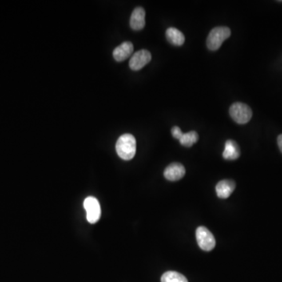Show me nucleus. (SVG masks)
<instances>
[{"label": "nucleus", "instance_id": "1", "mask_svg": "<svg viewBox=\"0 0 282 282\" xmlns=\"http://www.w3.org/2000/svg\"><path fill=\"white\" fill-rule=\"evenodd\" d=\"M116 152L118 156L123 160H131L135 156L136 151V139L133 135H121L116 143Z\"/></svg>", "mask_w": 282, "mask_h": 282}, {"label": "nucleus", "instance_id": "7", "mask_svg": "<svg viewBox=\"0 0 282 282\" xmlns=\"http://www.w3.org/2000/svg\"><path fill=\"white\" fill-rule=\"evenodd\" d=\"M185 172L184 165L180 163L174 162L166 167L164 171V176L169 181H177L184 177Z\"/></svg>", "mask_w": 282, "mask_h": 282}, {"label": "nucleus", "instance_id": "4", "mask_svg": "<svg viewBox=\"0 0 282 282\" xmlns=\"http://www.w3.org/2000/svg\"><path fill=\"white\" fill-rule=\"evenodd\" d=\"M196 239L199 247L204 251L209 252L216 246V240L208 228L205 227H199L196 230Z\"/></svg>", "mask_w": 282, "mask_h": 282}, {"label": "nucleus", "instance_id": "12", "mask_svg": "<svg viewBox=\"0 0 282 282\" xmlns=\"http://www.w3.org/2000/svg\"><path fill=\"white\" fill-rule=\"evenodd\" d=\"M166 39L171 44L176 45V46H180L185 42V37L184 35L175 28H169L167 29L165 33Z\"/></svg>", "mask_w": 282, "mask_h": 282}, {"label": "nucleus", "instance_id": "16", "mask_svg": "<svg viewBox=\"0 0 282 282\" xmlns=\"http://www.w3.org/2000/svg\"><path fill=\"white\" fill-rule=\"evenodd\" d=\"M278 145H279V149L282 153V134L279 135L278 137Z\"/></svg>", "mask_w": 282, "mask_h": 282}, {"label": "nucleus", "instance_id": "5", "mask_svg": "<svg viewBox=\"0 0 282 282\" xmlns=\"http://www.w3.org/2000/svg\"><path fill=\"white\" fill-rule=\"evenodd\" d=\"M86 211V219L90 224H95L101 218V208L98 200L94 197H88L83 203Z\"/></svg>", "mask_w": 282, "mask_h": 282}, {"label": "nucleus", "instance_id": "14", "mask_svg": "<svg viewBox=\"0 0 282 282\" xmlns=\"http://www.w3.org/2000/svg\"><path fill=\"white\" fill-rule=\"evenodd\" d=\"M161 282H188L186 277L176 271H167L161 276Z\"/></svg>", "mask_w": 282, "mask_h": 282}, {"label": "nucleus", "instance_id": "9", "mask_svg": "<svg viewBox=\"0 0 282 282\" xmlns=\"http://www.w3.org/2000/svg\"><path fill=\"white\" fill-rule=\"evenodd\" d=\"M131 29L135 31L141 30L145 26V10L142 7L135 8L130 17Z\"/></svg>", "mask_w": 282, "mask_h": 282}, {"label": "nucleus", "instance_id": "3", "mask_svg": "<svg viewBox=\"0 0 282 282\" xmlns=\"http://www.w3.org/2000/svg\"><path fill=\"white\" fill-rule=\"evenodd\" d=\"M230 115L234 121L239 124H246L252 116V109L247 104L237 102L230 108Z\"/></svg>", "mask_w": 282, "mask_h": 282}, {"label": "nucleus", "instance_id": "15", "mask_svg": "<svg viewBox=\"0 0 282 282\" xmlns=\"http://www.w3.org/2000/svg\"><path fill=\"white\" fill-rule=\"evenodd\" d=\"M172 135L175 139H177V140H180L181 138V136H183L184 133L182 132L181 129H180V127L178 126H173L172 128Z\"/></svg>", "mask_w": 282, "mask_h": 282}, {"label": "nucleus", "instance_id": "13", "mask_svg": "<svg viewBox=\"0 0 282 282\" xmlns=\"http://www.w3.org/2000/svg\"><path fill=\"white\" fill-rule=\"evenodd\" d=\"M199 134L195 131H191L189 133H184L181 138L180 139V143L186 148H191L194 144L197 143L199 140Z\"/></svg>", "mask_w": 282, "mask_h": 282}, {"label": "nucleus", "instance_id": "10", "mask_svg": "<svg viewBox=\"0 0 282 282\" xmlns=\"http://www.w3.org/2000/svg\"><path fill=\"white\" fill-rule=\"evenodd\" d=\"M133 52V43L130 42H125L114 49L113 57L116 61L121 62L129 58Z\"/></svg>", "mask_w": 282, "mask_h": 282}, {"label": "nucleus", "instance_id": "8", "mask_svg": "<svg viewBox=\"0 0 282 282\" xmlns=\"http://www.w3.org/2000/svg\"><path fill=\"white\" fill-rule=\"evenodd\" d=\"M236 188L235 182L232 180H223L216 186V195L220 199L229 198Z\"/></svg>", "mask_w": 282, "mask_h": 282}, {"label": "nucleus", "instance_id": "2", "mask_svg": "<svg viewBox=\"0 0 282 282\" xmlns=\"http://www.w3.org/2000/svg\"><path fill=\"white\" fill-rule=\"evenodd\" d=\"M231 29L227 27H216L212 29L207 38V47L212 51L220 49L223 42L231 36Z\"/></svg>", "mask_w": 282, "mask_h": 282}, {"label": "nucleus", "instance_id": "11", "mask_svg": "<svg viewBox=\"0 0 282 282\" xmlns=\"http://www.w3.org/2000/svg\"><path fill=\"white\" fill-rule=\"evenodd\" d=\"M241 151L239 144L235 140H228L226 141L225 148L223 152V157L226 160H236L240 157Z\"/></svg>", "mask_w": 282, "mask_h": 282}, {"label": "nucleus", "instance_id": "6", "mask_svg": "<svg viewBox=\"0 0 282 282\" xmlns=\"http://www.w3.org/2000/svg\"><path fill=\"white\" fill-rule=\"evenodd\" d=\"M152 60V54L146 49H141L136 52L131 57L129 68L133 71L140 70Z\"/></svg>", "mask_w": 282, "mask_h": 282}]
</instances>
